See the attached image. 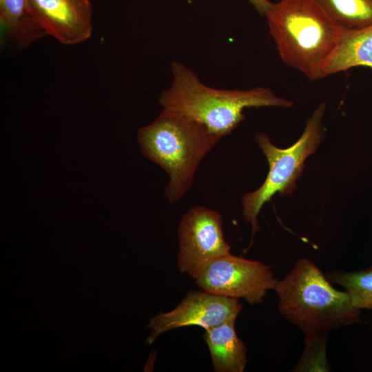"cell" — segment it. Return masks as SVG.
<instances>
[{
  "label": "cell",
  "mask_w": 372,
  "mask_h": 372,
  "mask_svg": "<svg viewBox=\"0 0 372 372\" xmlns=\"http://www.w3.org/2000/svg\"><path fill=\"white\" fill-rule=\"evenodd\" d=\"M281 315L305 335V351L325 349L329 331L360 320L349 293L335 289L311 260L301 258L274 289Z\"/></svg>",
  "instance_id": "cell-1"
},
{
  "label": "cell",
  "mask_w": 372,
  "mask_h": 372,
  "mask_svg": "<svg viewBox=\"0 0 372 372\" xmlns=\"http://www.w3.org/2000/svg\"><path fill=\"white\" fill-rule=\"evenodd\" d=\"M172 82L158 99L163 109L187 116L223 138L231 134L245 118L244 110L250 107L289 108L293 102L280 97L266 87L250 90H220L203 83L184 64L171 65Z\"/></svg>",
  "instance_id": "cell-2"
},
{
  "label": "cell",
  "mask_w": 372,
  "mask_h": 372,
  "mask_svg": "<svg viewBox=\"0 0 372 372\" xmlns=\"http://www.w3.org/2000/svg\"><path fill=\"white\" fill-rule=\"evenodd\" d=\"M265 17L282 61L309 81L320 80L344 28L316 0H280Z\"/></svg>",
  "instance_id": "cell-3"
},
{
  "label": "cell",
  "mask_w": 372,
  "mask_h": 372,
  "mask_svg": "<svg viewBox=\"0 0 372 372\" xmlns=\"http://www.w3.org/2000/svg\"><path fill=\"white\" fill-rule=\"evenodd\" d=\"M221 138L200 123L165 109L137 132L142 154L168 175L164 193L170 203L191 188L199 163Z\"/></svg>",
  "instance_id": "cell-4"
},
{
  "label": "cell",
  "mask_w": 372,
  "mask_h": 372,
  "mask_svg": "<svg viewBox=\"0 0 372 372\" xmlns=\"http://www.w3.org/2000/svg\"><path fill=\"white\" fill-rule=\"evenodd\" d=\"M325 111L326 103L322 102L307 119L299 139L289 147L274 145L266 133L256 134V141L267 160L269 172L258 189L242 196V216L251 226V240L260 231L258 216L262 206L275 194L290 196L296 189V182L303 172L306 159L315 153L324 140L322 119Z\"/></svg>",
  "instance_id": "cell-5"
},
{
  "label": "cell",
  "mask_w": 372,
  "mask_h": 372,
  "mask_svg": "<svg viewBox=\"0 0 372 372\" xmlns=\"http://www.w3.org/2000/svg\"><path fill=\"white\" fill-rule=\"evenodd\" d=\"M277 281L270 266L231 253L214 260L196 278V284L204 291L243 298L250 304L263 302L268 291L274 289Z\"/></svg>",
  "instance_id": "cell-6"
},
{
  "label": "cell",
  "mask_w": 372,
  "mask_h": 372,
  "mask_svg": "<svg viewBox=\"0 0 372 372\" xmlns=\"http://www.w3.org/2000/svg\"><path fill=\"white\" fill-rule=\"evenodd\" d=\"M178 238V269L195 279L214 260L230 253L221 214L206 207L195 206L183 214Z\"/></svg>",
  "instance_id": "cell-7"
},
{
  "label": "cell",
  "mask_w": 372,
  "mask_h": 372,
  "mask_svg": "<svg viewBox=\"0 0 372 372\" xmlns=\"http://www.w3.org/2000/svg\"><path fill=\"white\" fill-rule=\"evenodd\" d=\"M242 306L238 299L222 296L204 290L189 291L178 305L153 318L149 327L148 342L172 329L197 326L205 330L227 320L236 319Z\"/></svg>",
  "instance_id": "cell-8"
},
{
  "label": "cell",
  "mask_w": 372,
  "mask_h": 372,
  "mask_svg": "<svg viewBox=\"0 0 372 372\" xmlns=\"http://www.w3.org/2000/svg\"><path fill=\"white\" fill-rule=\"evenodd\" d=\"M36 21L46 35L64 45L87 41L92 34L90 0H28Z\"/></svg>",
  "instance_id": "cell-9"
},
{
  "label": "cell",
  "mask_w": 372,
  "mask_h": 372,
  "mask_svg": "<svg viewBox=\"0 0 372 372\" xmlns=\"http://www.w3.org/2000/svg\"><path fill=\"white\" fill-rule=\"evenodd\" d=\"M236 320L208 329L203 335L216 372H242L247 364V348L236 333Z\"/></svg>",
  "instance_id": "cell-10"
},
{
  "label": "cell",
  "mask_w": 372,
  "mask_h": 372,
  "mask_svg": "<svg viewBox=\"0 0 372 372\" xmlns=\"http://www.w3.org/2000/svg\"><path fill=\"white\" fill-rule=\"evenodd\" d=\"M357 66L372 69V24L360 29H344L322 69L320 79Z\"/></svg>",
  "instance_id": "cell-11"
},
{
  "label": "cell",
  "mask_w": 372,
  "mask_h": 372,
  "mask_svg": "<svg viewBox=\"0 0 372 372\" xmlns=\"http://www.w3.org/2000/svg\"><path fill=\"white\" fill-rule=\"evenodd\" d=\"M0 26L3 38L25 48L46 36L31 11L28 0H0Z\"/></svg>",
  "instance_id": "cell-12"
},
{
  "label": "cell",
  "mask_w": 372,
  "mask_h": 372,
  "mask_svg": "<svg viewBox=\"0 0 372 372\" xmlns=\"http://www.w3.org/2000/svg\"><path fill=\"white\" fill-rule=\"evenodd\" d=\"M344 29H360L372 24V0H316Z\"/></svg>",
  "instance_id": "cell-13"
},
{
  "label": "cell",
  "mask_w": 372,
  "mask_h": 372,
  "mask_svg": "<svg viewBox=\"0 0 372 372\" xmlns=\"http://www.w3.org/2000/svg\"><path fill=\"white\" fill-rule=\"evenodd\" d=\"M326 277L345 289L355 307L372 310V265L353 271L335 270Z\"/></svg>",
  "instance_id": "cell-14"
},
{
  "label": "cell",
  "mask_w": 372,
  "mask_h": 372,
  "mask_svg": "<svg viewBox=\"0 0 372 372\" xmlns=\"http://www.w3.org/2000/svg\"><path fill=\"white\" fill-rule=\"evenodd\" d=\"M261 15L265 16L272 8L273 3L269 0H248Z\"/></svg>",
  "instance_id": "cell-15"
}]
</instances>
